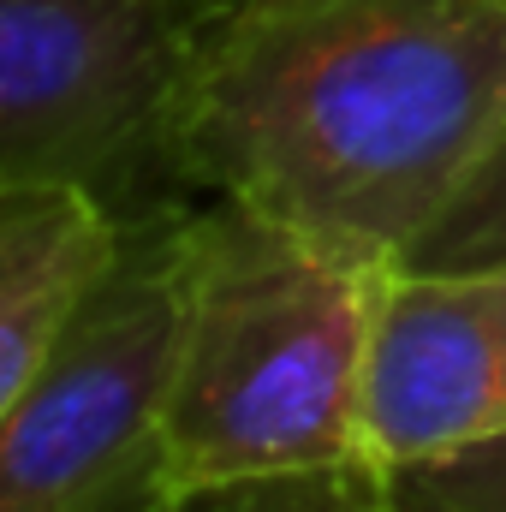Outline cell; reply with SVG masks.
Segmentation results:
<instances>
[{"instance_id":"cell-2","label":"cell","mask_w":506,"mask_h":512,"mask_svg":"<svg viewBox=\"0 0 506 512\" xmlns=\"http://www.w3.org/2000/svg\"><path fill=\"white\" fill-rule=\"evenodd\" d=\"M387 262L197 197L167 387V489L364 459V358Z\"/></svg>"},{"instance_id":"cell-9","label":"cell","mask_w":506,"mask_h":512,"mask_svg":"<svg viewBox=\"0 0 506 512\" xmlns=\"http://www.w3.org/2000/svg\"><path fill=\"white\" fill-rule=\"evenodd\" d=\"M381 489L393 512H506V429L447 453L381 465Z\"/></svg>"},{"instance_id":"cell-4","label":"cell","mask_w":506,"mask_h":512,"mask_svg":"<svg viewBox=\"0 0 506 512\" xmlns=\"http://www.w3.org/2000/svg\"><path fill=\"white\" fill-rule=\"evenodd\" d=\"M221 0H0V191L78 185L114 215L197 203L179 96Z\"/></svg>"},{"instance_id":"cell-1","label":"cell","mask_w":506,"mask_h":512,"mask_svg":"<svg viewBox=\"0 0 506 512\" xmlns=\"http://www.w3.org/2000/svg\"><path fill=\"white\" fill-rule=\"evenodd\" d=\"M506 126V0H221L173 126L191 197L399 262Z\"/></svg>"},{"instance_id":"cell-5","label":"cell","mask_w":506,"mask_h":512,"mask_svg":"<svg viewBox=\"0 0 506 512\" xmlns=\"http://www.w3.org/2000/svg\"><path fill=\"white\" fill-rule=\"evenodd\" d=\"M506 429V268H387L364 358V459L405 465Z\"/></svg>"},{"instance_id":"cell-6","label":"cell","mask_w":506,"mask_h":512,"mask_svg":"<svg viewBox=\"0 0 506 512\" xmlns=\"http://www.w3.org/2000/svg\"><path fill=\"white\" fill-rule=\"evenodd\" d=\"M120 233L126 215L78 185L0 191V417L120 251Z\"/></svg>"},{"instance_id":"cell-7","label":"cell","mask_w":506,"mask_h":512,"mask_svg":"<svg viewBox=\"0 0 506 512\" xmlns=\"http://www.w3.org/2000/svg\"><path fill=\"white\" fill-rule=\"evenodd\" d=\"M161 512H393L381 471L370 459L316 465V471H268L167 495Z\"/></svg>"},{"instance_id":"cell-8","label":"cell","mask_w":506,"mask_h":512,"mask_svg":"<svg viewBox=\"0 0 506 512\" xmlns=\"http://www.w3.org/2000/svg\"><path fill=\"white\" fill-rule=\"evenodd\" d=\"M393 268L423 274H465V268H506V126L459 185V197L423 227V239Z\"/></svg>"},{"instance_id":"cell-10","label":"cell","mask_w":506,"mask_h":512,"mask_svg":"<svg viewBox=\"0 0 506 512\" xmlns=\"http://www.w3.org/2000/svg\"><path fill=\"white\" fill-rule=\"evenodd\" d=\"M161 507H167V501H161ZM161 507H149V512H161Z\"/></svg>"},{"instance_id":"cell-3","label":"cell","mask_w":506,"mask_h":512,"mask_svg":"<svg viewBox=\"0 0 506 512\" xmlns=\"http://www.w3.org/2000/svg\"><path fill=\"white\" fill-rule=\"evenodd\" d=\"M191 209L131 215L120 251L0 417V512H149L173 495L161 429Z\"/></svg>"}]
</instances>
